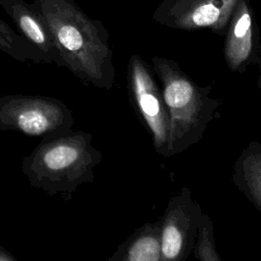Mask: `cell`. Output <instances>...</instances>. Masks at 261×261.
I'll use <instances>...</instances> for the list:
<instances>
[{
    "instance_id": "1",
    "label": "cell",
    "mask_w": 261,
    "mask_h": 261,
    "mask_svg": "<svg viewBox=\"0 0 261 261\" xmlns=\"http://www.w3.org/2000/svg\"><path fill=\"white\" fill-rule=\"evenodd\" d=\"M66 67L85 85L109 91L115 83L113 52L103 22L74 0H32Z\"/></svg>"
},
{
    "instance_id": "2",
    "label": "cell",
    "mask_w": 261,
    "mask_h": 261,
    "mask_svg": "<svg viewBox=\"0 0 261 261\" xmlns=\"http://www.w3.org/2000/svg\"><path fill=\"white\" fill-rule=\"evenodd\" d=\"M92 141V134L73 128L45 136L22 159L21 170L33 188L70 201L80 186L94 181L102 161Z\"/></svg>"
},
{
    "instance_id": "3",
    "label": "cell",
    "mask_w": 261,
    "mask_h": 261,
    "mask_svg": "<svg viewBox=\"0 0 261 261\" xmlns=\"http://www.w3.org/2000/svg\"><path fill=\"white\" fill-rule=\"evenodd\" d=\"M151 66L158 77L168 111L166 158L177 155L196 143L218 115L220 102L211 96V86L196 84L172 59L154 56Z\"/></svg>"
},
{
    "instance_id": "4",
    "label": "cell",
    "mask_w": 261,
    "mask_h": 261,
    "mask_svg": "<svg viewBox=\"0 0 261 261\" xmlns=\"http://www.w3.org/2000/svg\"><path fill=\"white\" fill-rule=\"evenodd\" d=\"M73 125L72 110L58 98L23 94L0 97V130L43 138Z\"/></svg>"
},
{
    "instance_id": "5",
    "label": "cell",
    "mask_w": 261,
    "mask_h": 261,
    "mask_svg": "<svg viewBox=\"0 0 261 261\" xmlns=\"http://www.w3.org/2000/svg\"><path fill=\"white\" fill-rule=\"evenodd\" d=\"M152 66L139 54H133L126 68L128 100L139 119L148 128L155 151L166 158L168 111Z\"/></svg>"
},
{
    "instance_id": "6",
    "label": "cell",
    "mask_w": 261,
    "mask_h": 261,
    "mask_svg": "<svg viewBox=\"0 0 261 261\" xmlns=\"http://www.w3.org/2000/svg\"><path fill=\"white\" fill-rule=\"evenodd\" d=\"M203 212L187 186L173 195L159 217L161 221V261H186L193 253Z\"/></svg>"
},
{
    "instance_id": "7",
    "label": "cell",
    "mask_w": 261,
    "mask_h": 261,
    "mask_svg": "<svg viewBox=\"0 0 261 261\" xmlns=\"http://www.w3.org/2000/svg\"><path fill=\"white\" fill-rule=\"evenodd\" d=\"M239 0H162L153 13L160 25L181 31L209 29L224 36Z\"/></svg>"
},
{
    "instance_id": "8",
    "label": "cell",
    "mask_w": 261,
    "mask_h": 261,
    "mask_svg": "<svg viewBox=\"0 0 261 261\" xmlns=\"http://www.w3.org/2000/svg\"><path fill=\"white\" fill-rule=\"evenodd\" d=\"M259 27L251 0H239L229 18L225 34L223 56L230 71L245 73L258 61Z\"/></svg>"
},
{
    "instance_id": "9",
    "label": "cell",
    "mask_w": 261,
    "mask_h": 261,
    "mask_svg": "<svg viewBox=\"0 0 261 261\" xmlns=\"http://www.w3.org/2000/svg\"><path fill=\"white\" fill-rule=\"evenodd\" d=\"M0 6L24 38L41 55L43 63L64 67L58 49L46 23L25 0H0Z\"/></svg>"
},
{
    "instance_id": "10",
    "label": "cell",
    "mask_w": 261,
    "mask_h": 261,
    "mask_svg": "<svg viewBox=\"0 0 261 261\" xmlns=\"http://www.w3.org/2000/svg\"><path fill=\"white\" fill-rule=\"evenodd\" d=\"M107 261H161V221L145 222L117 246Z\"/></svg>"
},
{
    "instance_id": "11",
    "label": "cell",
    "mask_w": 261,
    "mask_h": 261,
    "mask_svg": "<svg viewBox=\"0 0 261 261\" xmlns=\"http://www.w3.org/2000/svg\"><path fill=\"white\" fill-rule=\"evenodd\" d=\"M231 181L261 212V143L250 142L232 166Z\"/></svg>"
},
{
    "instance_id": "12",
    "label": "cell",
    "mask_w": 261,
    "mask_h": 261,
    "mask_svg": "<svg viewBox=\"0 0 261 261\" xmlns=\"http://www.w3.org/2000/svg\"><path fill=\"white\" fill-rule=\"evenodd\" d=\"M0 51L19 62L43 63L39 52L0 17Z\"/></svg>"
},
{
    "instance_id": "13",
    "label": "cell",
    "mask_w": 261,
    "mask_h": 261,
    "mask_svg": "<svg viewBox=\"0 0 261 261\" xmlns=\"http://www.w3.org/2000/svg\"><path fill=\"white\" fill-rule=\"evenodd\" d=\"M193 254L196 259L201 261H221L215 247L213 221L206 213L202 214L198 225Z\"/></svg>"
},
{
    "instance_id": "14",
    "label": "cell",
    "mask_w": 261,
    "mask_h": 261,
    "mask_svg": "<svg viewBox=\"0 0 261 261\" xmlns=\"http://www.w3.org/2000/svg\"><path fill=\"white\" fill-rule=\"evenodd\" d=\"M17 258L4 247L0 246V261H16Z\"/></svg>"
},
{
    "instance_id": "15",
    "label": "cell",
    "mask_w": 261,
    "mask_h": 261,
    "mask_svg": "<svg viewBox=\"0 0 261 261\" xmlns=\"http://www.w3.org/2000/svg\"><path fill=\"white\" fill-rule=\"evenodd\" d=\"M258 66H259V76L257 80V87L259 88V90L261 91V38H260V42H259V48H258Z\"/></svg>"
}]
</instances>
